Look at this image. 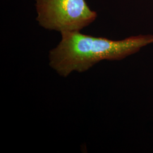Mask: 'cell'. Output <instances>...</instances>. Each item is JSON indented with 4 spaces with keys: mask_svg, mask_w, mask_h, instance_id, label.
Here are the masks:
<instances>
[{
    "mask_svg": "<svg viewBox=\"0 0 153 153\" xmlns=\"http://www.w3.org/2000/svg\"><path fill=\"white\" fill-rule=\"evenodd\" d=\"M59 44L49 53V65L59 75L83 73L100 61L121 60L153 43V35L133 36L120 40L82 34L80 31L61 33Z\"/></svg>",
    "mask_w": 153,
    "mask_h": 153,
    "instance_id": "cell-1",
    "label": "cell"
},
{
    "mask_svg": "<svg viewBox=\"0 0 153 153\" xmlns=\"http://www.w3.org/2000/svg\"><path fill=\"white\" fill-rule=\"evenodd\" d=\"M36 9L41 27L60 33L80 31L97 16L85 0H36Z\"/></svg>",
    "mask_w": 153,
    "mask_h": 153,
    "instance_id": "cell-2",
    "label": "cell"
}]
</instances>
